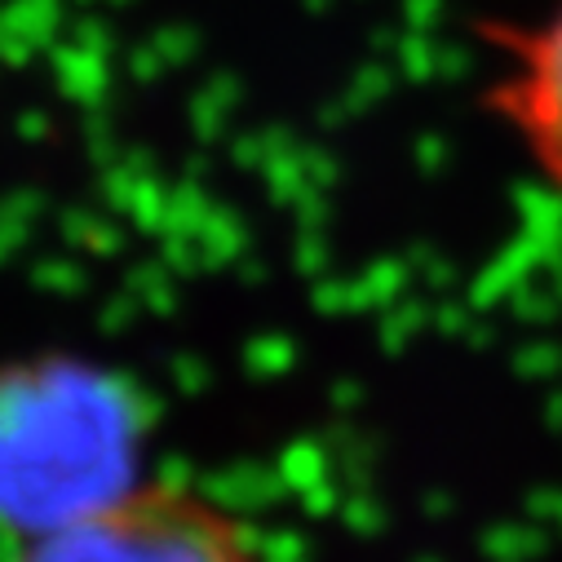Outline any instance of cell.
Instances as JSON below:
<instances>
[{"label": "cell", "instance_id": "1", "mask_svg": "<svg viewBox=\"0 0 562 562\" xmlns=\"http://www.w3.org/2000/svg\"><path fill=\"white\" fill-rule=\"evenodd\" d=\"M143 420L124 385L80 359L0 368V518L23 536L137 487Z\"/></svg>", "mask_w": 562, "mask_h": 562}, {"label": "cell", "instance_id": "2", "mask_svg": "<svg viewBox=\"0 0 562 562\" xmlns=\"http://www.w3.org/2000/svg\"><path fill=\"white\" fill-rule=\"evenodd\" d=\"M14 562H266L244 514L200 487L143 479L115 501L36 531Z\"/></svg>", "mask_w": 562, "mask_h": 562}, {"label": "cell", "instance_id": "3", "mask_svg": "<svg viewBox=\"0 0 562 562\" xmlns=\"http://www.w3.org/2000/svg\"><path fill=\"white\" fill-rule=\"evenodd\" d=\"M479 36L496 58L483 111L518 143L531 173L562 195V0L536 19H487Z\"/></svg>", "mask_w": 562, "mask_h": 562}]
</instances>
